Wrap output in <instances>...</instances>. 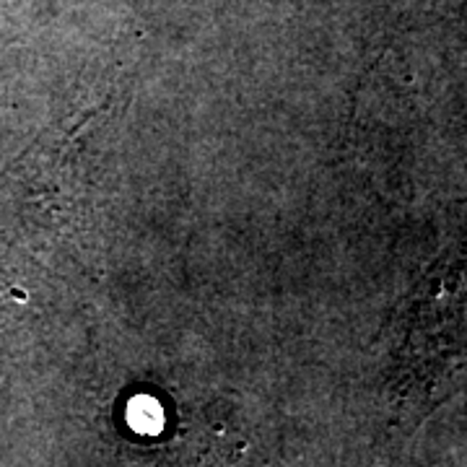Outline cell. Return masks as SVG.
<instances>
[{"instance_id":"6da1fadb","label":"cell","mask_w":467,"mask_h":467,"mask_svg":"<svg viewBox=\"0 0 467 467\" xmlns=\"http://www.w3.org/2000/svg\"><path fill=\"white\" fill-rule=\"evenodd\" d=\"M467 356V257L439 263L413 304L402 374L413 382H434Z\"/></svg>"}]
</instances>
